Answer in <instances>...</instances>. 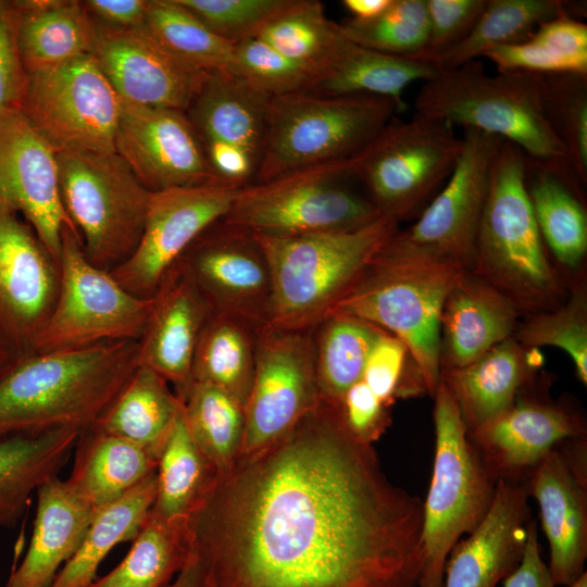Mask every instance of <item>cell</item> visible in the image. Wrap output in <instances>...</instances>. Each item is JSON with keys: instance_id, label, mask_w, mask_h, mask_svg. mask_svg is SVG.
<instances>
[{"instance_id": "cell-1", "label": "cell", "mask_w": 587, "mask_h": 587, "mask_svg": "<svg viewBox=\"0 0 587 587\" xmlns=\"http://www.w3.org/2000/svg\"><path fill=\"white\" fill-rule=\"evenodd\" d=\"M423 503L323 398L218 476L189 519L217 587H416Z\"/></svg>"}, {"instance_id": "cell-2", "label": "cell", "mask_w": 587, "mask_h": 587, "mask_svg": "<svg viewBox=\"0 0 587 587\" xmlns=\"http://www.w3.org/2000/svg\"><path fill=\"white\" fill-rule=\"evenodd\" d=\"M139 365V340L33 352L0 378V439L90 428Z\"/></svg>"}, {"instance_id": "cell-3", "label": "cell", "mask_w": 587, "mask_h": 587, "mask_svg": "<svg viewBox=\"0 0 587 587\" xmlns=\"http://www.w3.org/2000/svg\"><path fill=\"white\" fill-rule=\"evenodd\" d=\"M399 223L386 215L347 232L274 237L253 234L270 266L267 325L314 329L364 274Z\"/></svg>"}, {"instance_id": "cell-4", "label": "cell", "mask_w": 587, "mask_h": 587, "mask_svg": "<svg viewBox=\"0 0 587 587\" xmlns=\"http://www.w3.org/2000/svg\"><path fill=\"white\" fill-rule=\"evenodd\" d=\"M526 155L503 141L495 160L472 272L528 313L560 305L551 267L526 189Z\"/></svg>"}, {"instance_id": "cell-5", "label": "cell", "mask_w": 587, "mask_h": 587, "mask_svg": "<svg viewBox=\"0 0 587 587\" xmlns=\"http://www.w3.org/2000/svg\"><path fill=\"white\" fill-rule=\"evenodd\" d=\"M414 109L417 114L453 127L500 137L516 146L532 162L571 165L565 147L545 115L540 74L490 75L482 62L471 61L439 71L423 82Z\"/></svg>"}, {"instance_id": "cell-6", "label": "cell", "mask_w": 587, "mask_h": 587, "mask_svg": "<svg viewBox=\"0 0 587 587\" xmlns=\"http://www.w3.org/2000/svg\"><path fill=\"white\" fill-rule=\"evenodd\" d=\"M389 99L300 92L272 97L263 153L253 183L347 160L395 116Z\"/></svg>"}, {"instance_id": "cell-7", "label": "cell", "mask_w": 587, "mask_h": 587, "mask_svg": "<svg viewBox=\"0 0 587 587\" xmlns=\"http://www.w3.org/2000/svg\"><path fill=\"white\" fill-rule=\"evenodd\" d=\"M434 398L435 458L423 503L424 561L416 587H442L449 553L462 535L483 521L497 484L470 441L455 399L442 379Z\"/></svg>"}, {"instance_id": "cell-8", "label": "cell", "mask_w": 587, "mask_h": 587, "mask_svg": "<svg viewBox=\"0 0 587 587\" xmlns=\"http://www.w3.org/2000/svg\"><path fill=\"white\" fill-rule=\"evenodd\" d=\"M461 272L376 255L333 311L366 321L400 339L424 387L434 396L441 375V312Z\"/></svg>"}, {"instance_id": "cell-9", "label": "cell", "mask_w": 587, "mask_h": 587, "mask_svg": "<svg viewBox=\"0 0 587 587\" xmlns=\"http://www.w3.org/2000/svg\"><path fill=\"white\" fill-rule=\"evenodd\" d=\"M352 179L350 158L251 183L238 189L222 221L274 237L354 230L380 213L350 187Z\"/></svg>"}, {"instance_id": "cell-10", "label": "cell", "mask_w": 587, "mask_h": 587, "mask_svg": "<svg viewBox=\"0 0 587 587\" xmlns=\"http://www.w3.org/2000/svg\"><path fill=\"white\" fill-rule=\"evenodd\" d=\"M462 150L449 123L414 113L394 116L351 158L352 175L380 215L398 223L417 215L442 188Z\"/></svg>"}, {"instance_id": "cell-11", "label": "cell", "mask_w": 587, "mask_h": 587, "mask_svg": "<svg viewBox=\"0 0 587 587\" xmlns=\"http://www.w3.org/2000/svg\"><path fill=\"white\" fill-rule=\"evenodd\" d=\"M60 190L88 261L107 272L134 253L150 191L116 153L58 152Z\"/></svg>"}, {"instance_id": "cell-12", "label": "cell", "mask_w": 587, "mask_h": 587, "mask_svg": "<svg viewBox=\"0 0 587 587\" xmlns=\"http://www.w3.org/2000/svg\"><path fill=\"white\" fill-rule=\"evenodd\" d=\"M462 150L442 188L404 229H397L377 257L472 271L490 175L500 137L463 129Z\"/></svg>"}, {"instance_id": "cell-13", "label": "cell", "mask_w": 587, "mask_h": 587, "mask_svg": "<svg viewBox=\"0 0 587 587\" xmlns=\"http://www.w3.org/2000/svg\"><path fill=\"white\" fill-rule=\"evenodd\" d=\"M59 266L57 300L33 352L141 338L152 298L132 295L110 272L92 265L84 254L78 234L70 227L62 233Z\"/></svg>"}, {"instance_id": "cell-14", "label": "cell", "mask_w": 587, "mask_h": 587, "mask_svg": "<svg viewBox=\"0 0 587 587\" xmlns=\"http://www.w3.org/2000/svg\"><path fill=\"white\" fill-rule=\"evenodd\" d=\"M20 110L58 152H115L121 98L92 54L27 73Z\"/></svg>"}, {"instance_id": "cell-15", "label": "cell", "mask_w": 587, "mask_h": 587, "mask_svg": "<svg viewBox=\"0 0 587 587\" xmlns=\"http://www.w3.org/2000/svg\"><path fill=\"white\" fill-rule=\"evenodd\" d=\"M312 330L264 326L259 334L253 380L245 407L240 454L287 434L321 400Z\"/></svg>"}, {"instance_id": "cell-16", "label": "cell", "mask_w": 587, "mask_h": 587, "mask_svg": "<svg viewBox=\"0 0 587 587\" xmlns=\"http://www.w3.org/2000/svg\"><path fill=\"white\" fill-rule=\"evenodd\" d=\"M238 187L212 179L150 193L146 223L134 253L110 274L132 295L152 298L187 248L230 210Z\"/></svg>"}, {"instance_id": "cell-17", "label": "cell", "mask_w": 587, "mask_h": 587, "mask_svg": "<svg viewBox=\"0 0 587 587\" xmlns=\"http://www.w3.org/2000/svg\"><path fill=\"white\" fill-rule=\"evenodd\" d=\"M272 97L232 72L208 74L186 110L215 178L255 180Z\"/></svg>"}, {"instance_id": "cell-18", "label": "cell", "mask_w": 587, "mask_h": 587, "mask_svg": "<svg viewBox=\"0 0 587 587\" xmlns=\"http://www.w3.org/2000/svg\"><path fill=\"white\" fill-rule=\"evenodd\" d=\"M0 209L21 213L58 264L63 230L77 233L62 202L58 153L20 108L0 112Z\"/></svg>"}, {"instance_id": "cell-19", "label": "cell", "mask_w": 587, "mask_h": 587, "mask_svg": "<svg viewBox=\"0 0 587 587\" xmlns=\"http://www.w3.org/2000/svg\"><path fill=\"white\" fill-rule=\"evenodd\" d=\"M178 261L213 312L243 319L260 329L268 324L271 272L251 232L221 220L203 232Z\"/></svg>"}, {"instance_id": "cell-20", "label": "cell", "mask_w": 587, "mask_h": 587, "mask_svg": "<svg viewBox=\"0 0 587 587\" xmlns=\"http://www.w3.org/2000/svg\"><path fill=\"white\" fill-rule=\"evenodd\" d=\"M59 285L60 266L32 227L0 209V340L16 358L33 352Z\"/></svg>"}, {"instance_id": "cell-21", "label": "cell", "mask_w": 587, "mask_h": 587, "mask_svg": "<svg viewBox=\"0 0 587 587\" xmlns=\"http://www.w3.org/2000/svg\"><path fill=\"white\" fill-rule=\"evenodd\" d=\"M95 24L91 54L123 101L186 112L208 74L171 52L146 25Z\"/></svg>"}, {"instance_id": "cell-22", "label": "cell", "mask_w": 587, "mask_h": 587, "mask_svg": "<svg viewBox=\"0 0 587 587\" xmlns=\"http://www.w3.org/2000/svg\"><path fill=\"white\" fill-rule=\"evenodd\" d=\"M114 149L150 192L216 179L183 111L121 99Z\"/></svg>"}, {"instance_id": "cell-23", "label": "cell", "mask_w": 587, "mask_h": 587, "mask_svg": "<svg viewBox=\"0 0 587 587\" xmlns=\"http://www.w3.org/2000/svg\"><path fill=\"white\" fill-rule=\"evenodd\" d=\"M212 313L177 261L152 296L151 312L139 339V364L164 378L182 401L192 384L193 354Z\"/></svg>"}, {"instance_id": "cell-24", "label": "cell", "mask_w": 587, "mask_h": 587, "mask_svg": "<svg viewBox=\"0 0 587 587\" xmlns=\"http://www.w3.org/2000/svg\"><path fill=\"white\" fill-rule=\"evenodd\" d=\"M528 494L538 507L550 546L548 565L554 585L569 586L585 573L587 558L586 477L583 462L557 448L533 470Z\"/></svg>"}, {"instance_id": "cell-25", "label": "cell", "mask_w": 587, "mask_h": 587, "mask_svg": "<svg viewBox=\"0 0 587 587\" xmlns=\"http://www.w3.org/2000/svg\"><path fill=\"white\" fill-rule=\"evenodd\" d=\"M527 487L499 478L491 505L469 538L453 548L442 587H496L519 565L527 534Z\"/></svg>"}, {"instance_id": "cell-26", "label": "cell", "mask_w": 587, "mask_h": 587, "mask_svg": "<svg viewBox=\"0 0 587 587\" xmlns=\"http://www.w3.org/2000/svg\"><path fill=\"white\" fill-rule=\"evenodd\" d=\"M469 434L484 465L498 480L504 474L535 469L557 445L582 437L584 425L564 408L519 400Z\"/></svg>"}, {"instance_id": "cell-27", "label": "cell", "mask_w": 587, "mask_h": 587, "mask_svg": "<svg viewBox=\"0 0 587 587\" xmlns=\"http://www.w3.org/2000/svg\"><path fill=\"white\" fill-rule=\"evenodd\" d=\"M521 311L496 287L463 271L449 291L440 320V369H460L513 337Z\"/></svg>"}, {"instance_id": "cell-28", "label": "cell", "mask_w": 587, "mask_h": 587, "mask_svg": "<svg viewBox=\"0 0 587 587\" xmlns=\"http://www.w3.org/2000/svg\"><path fill=\"white\" fill-rule=\"evenodd\" d=\"M37 509L28 549L5 587H50L60 566L79 548L97 511L54 477L37 490Z\"/></svg>"}, {"instance_id": "cell-29", "label": "cell", "mask_w": 587, "mask_h": 587, "mask_svg": "<svg viewBox=\"0 0 587 587\" xmlns=\"http://www.w3.org/2000/svg\"><path fill=\"white\" fill-rule=\"evenodd\" d=\"M533 362L526 348L510 337L465 366L441 371L469 433L514 404Z\"/></svg>"}, {"instance_id": "cell-30", "label": "cell", "mask_w": 587, "mask_h": 587, "mask_svg": "<svg viewBox=\"0 0 587 587\" xmlns=\"http://www.w3.org/2000/svg\"><path fill=\"white\" fill-rule=\"evenodd\" d=\"M526 189L544 242L563 266L577 268L587 252L584 187L569 164L526 162Z\"/></svg>"}, {"instance_id": "cell-31", "label": "cell", "mask_w": 587, "mask_h": 587, "mask_svg": "<svg viewBox=\"0 0 587 587\" xmlns=\"http://www.w3.org/2000/svg\"><path fill=\"white\" fill-rule=\"evenodd\" d=\"M17 48L27 73L91 54L96 24L83 1L17 0Z\"/></svg>"}, {"instance_id": "cell-32", "label": "cell", "mask_w": 587, "mask_h": 587, "mask_svg": "<svg viewBox=\"0 0 587 587\" xmlns=\"http://www.w3.org/2000/svg\"><path fill=\"white\" fill-rule=\"evenodd\" d=\"M75 462L65 480L73 492L100 509L157 472V454L124 438L93 428L82 432Z\"/></svg>"}, {"instance_id": "cell-33", "label": "cell", "mask_w": 587, "mask_h": 587, "mask_svg": "<svg viewBox=\"0 0 587 587\" xmlns=\"http://www.w3.org/2000/svg\"><path fill=\"white\" fill-rule=\"evenodd\" d=\"M79 434L60 428L0 439V526L18 523L33 494L58 477Z\"/></svg>"}, {"instance_id": "cell-34", "label": "cell", "mask_w": 587, "mask_h": 587, "mask_svg": "<svg viewBox=\"0 0 587 587\" xmlns=\"http://www.w3.org/2000/svg\"><path fill=\"white\" fill-rule=\"evenodd\" d=\"M439 71L434 64L386 54L349 39L308 92L321 96L370 95L391 100L403 112L405 88L425 82Z\"/></svg>"}, {"instance_id": "cell-35", "label": "cell", "mask_w": 587, "mask_h": 587, "mask_svg": "<svg viewBox=\"0 0 587 587\" xmlns=\"http://www.w3.org/2000/svg\"><path fill=\"white\" fill-rule=\"evenodd\" d=\"M183 410L170 384L151 369L138 365L90 428L159 449Z\"/></svg>"}, {"instance_id": "cell-36", "label": "cell", "mask_w": 587, "mask_h": 587, "mask_svg": "<svg viewBox=\"0 0 587 587\" xmlns=\"http://www.w3.org/2000/svg\"><path fill=\"white\" fill-rule=\"evenodd\" d=\"M261 329L243 319L213 312L196 347L192 383L215 386L245 408L253 380Z\"/></svg>"}, {"instance_id": "cell-37", "label": "cell", "mask_w": 587, "mask_h": 587, "mask_svg": "<svg viewBox=\"0 0 587 587\" xmlns=\"http://www.w3.org/2000/svg\"><path fill=\"white\" fill-rule=\"evenodd\" d=\"M585 4L563 0H487L477 22L455 46L437 55L432 64L448 71L477 60L490 48L527 39L542 23L561 15L576 18Z\"/></svg>"}, {"instance_id": "cell-38", "label": "cell", "mask_w": 587, "mask_h": 587, "mask_svg": "<svg viewBox=\"0 0 587 587\" xmlns=\"http://www.w3.org/2000/svg\"><path fill=\"white\" fill-rule=\"evenodd\" d=\"M157 494V472L117 500L100 508L74 555L50 587H88L99 565L118 544L133 541L148 516Z\"/></svg>"}, {"instance_id": "cell-39", "label": "cell", "mask_w": 587, "mask_h": 587, "mask_svg": "<svg viewBox=\"0 0 587 587\" xmlns=\"http://www.w3.org/2000/svg\"><path fill=\"white\" fill-rule=\"evenodd\" d=\"M191 551L189 521L150 510L125 558L88 587H167Z\"/></svg>"}, {"instance_id": "cell-40", "label": "cell", "mask_w": 587, "mask_h": 587, "mask_svg": "<svg viewBox=\"0 0 587 587\" xmlns=\"http://www.w3.org/2000/svg\"><path fill=\"white\" fill-rule=\"evenodd\" d=\"M217 477L191 439L182 410L157 455V494L151 511L166 520L189 521Z\"/></svg>"}, {"instance_id": "cell-41", "label": "cell", "mask_w": 587, "mask_h": 587, "mask_svg": "<svg viewBox=\"0 0 587 587\" xmlns=\"http://www.w3.org/2000/svg\"><path fill=\"white\" fill-rule=\"evenodd\" d=\"M483 57L501 73L587 75V25L561 15L540 24L527 39L492 47Z\"/></svg>"}, {"instance_id": "cell-42", "label": "cell", "mask_w": 587, "mask_h": 587, "mask_svg": "<svg viewBox=\"0 0 587 587\" xmlns=\"http://www.w3.org/2000/svg\"><path fill=\"white\" fill-rule=\"evenodd\" d=\"M312 332L321 397L338 404L345 392L361 380L369 353L383 329L333 311Z\"/></svg>"}, {"instance_id": "cell-43", "label": "cell", "mask_w": 587, "mask_h": 587, "mask_svg": "<svg viewBox=\"0 0 587 587\" xmlns=\"http://www.w3.org/2000/svg\"><path fill=\"white\" fill-rule=\"evenodd\" d=\"M188 433L217 476L227 474L240 457L246 414L230 395L193 382L183 400Z\"/></svg>"}, {"instance_id": "cell-44", "label": "cell", "mask_w": 587, "mask_h": 587, "mask_svg": "<svg viewBox=\"0 0 587 587\" xmlns=\"http://www.w3.org/2000/svg\"><path fill=\"white\" fill-rule=\"evenodd\" d=\"M257 37L311 71L315 78L349 41L341 25L328 18L316 0H289Z\"/></svg>"}, {"instance_id": "cell-45", "label": "cell", "mask_w": 587, "mask_h": 587, "mask_svg": "<svg viewBox=\"0 0 587 587\" xmlns=\"http://www.w3.org/2000/svg\"><path fill=\"white\" fill-rule=\"evenodd\" d=\"M146 27L171 52L205 73L230 72L235 46L177 0H149Z\"/></svg>"}, {"instance_id": "cell-46", "label": "cell", "mask_w": 587, "mask_h": 587, "mask_svg": "<svg viewBox=\"0 0 587 587\" xmlns=\"http://www.w3.org/2000/svg\"><path fill=\"white\" fill-rule=\"evenodd\" d=\"M545 115L563 146L570 164L585 187L587 183V75H542Z\"/></svg>"}, {"instance_id": "cell-47", "label": "cell", "mask_w": 587, "mask_h": 587, "mask_svg": "<svg viewBox=\"0 0 587 587\" xmlns=\"http://www.w3.org/2000/svg\"><path fill=\"white\" fill-rule=\"evenodd\" d=\"M524 348L551 346L565 351L580 382L587 384V290L580 283L567 300L548 311L533 313L515 330Z\"/></svg>"}, {"instance_id": "cell-48", "label": "cell", "mask_w": 587, "mask_h": 587, "mask_svg": "<svg viewBox=\"0 0 587 587\" xmlns=\"http://www.w3.org/2000/svg\"><path fill=\"white\" fill-rule=\"evenodd\" d=\"M340 25L346 36L362 47L413 58L423 50L428 36L426 1L392 0L389 8L375 18H348Z\"/></svg>"}, {"instance_id": "cell-49", "label": "cell", "mask_w": 587, "mask_h": 587, "mask_svg": "<svg viewBox=\"0 0 587 587\" xmlns=\"http://www.w3.org/2000/svg\"><path fill=\"white\" fill-rule=\"evenodd\" d=\"M232 73L271 97L308 92L315 75L258 37L235 45Z\"/></svg>"}, {"instance_id": "cell-50", "label": "cell", "mask_w": 587, "mask_h": 587, "mask_svg": "<svg viewBox=\"0 0 587 587\" xmlns=\"http://www.w3.org/2000/svg\"><path fill=\"white\" fill-rule=\"evenodd\" d=\"M220 37L237 45L257 37L289 0H177Z\"/></svg>"}, {"instance_id": "cell-51", "label": "cell", "mask_w": 587, "mask_h": 587, "mask_svg": "<svg viewBox=\"0 0 587 587\" xmlns=\"http://www.w3.org/2000/svg\"><path fill=\"white\" fill-rule=\"evenodd\" d=\"M428 14V36L414 60L432 61L459 43L471 32L483 13L487 0H425Z\"/></svg>"}, {"instance_id": "cell-52", "label": "cell", "mask_w": 587, "mask_h": 587, "mask_svg": "<svg viewBox=\"0 0 587 587\" xmlns=\"http://www.w3.org/2000/svg\"><path fill=\"white\" fill-rule=\"evenodd\" d=\"M407 353L400 339L383 330L366 359L361 380L388 407L398 395Z\"/></svg>"}, {"instance_id": "cell-53", "label": "cell", "mask_w": 587, "mask_h": 587, "mask_svg": "<svg viewBox=\"0 0 587 587\" xmlns=\"http://www.w3.org/2000/svg\"><path fill=\"white\" fill-rule=\"evenodd\" d=\"M17 12L14 1L0 0V112L18 108L27 72L17 48Z\"/></svg>"}, {"instance_id": "cell-54", "label": "cell", "mask_w": 587, "mask_h": 587, "mask_svg": "<svg viewBox=\"0 0 587 587\" xmlns=\"http://www.w3.org/2000/svg\"><path fill=\"white\" fill-rule=\"evenodd\" d=\"M341 417L349 430L361 441L372 445L389 425L388 405L359 380L341 397Z\"/></svg>"}, {"instance_id": "cell-55", "label": "cell", "mask_w": 587, "mask_h": 587, "mask_svg": "<svg viewBox=\"0 0 587 587\" xmlns=\"http://www.w3.org/2000/svg\"><path fill=\"white\" fill-rule=\"evenodd\" d=\"M548 565L544 562L535 521L527 524L523 554L516 569L504 578V587H554Z\"/></svg>"}, {"instance_id": "cell-56", "label": "cell", "mask_w": 587, "mask_h": 587, "mask_svg": "<svg viewBox=\"0 0 587 587\" xmlns=\"http://www.w3.org/2000/svg\"><path fill=\"white\" fill-rule=\"evenodd\" d=\"M95 22L113 28H137L146 25L149 0L83 1Z\"/></svg>"}, {"instance_id": "cell-57", "label": "cell", "mask_w": 587, "mask_h": 587, "mask_svg": "<svg viewBox=\"0 0 587 587\" xmlns=\"http://www.w3.org/2000/svg\"><path fill=\"white\" fill-rule=\"evenodd\" d=\"M167 587H217L208 565L192 550L183 569Z\"/></svg>"}, {"instance_id": "cell-58", "label": "cell", "mask_w": 587, "mask_h": 587, "mask_svg": "<svg viewBox=\"0 0 587 587\" xmlns=\"http://www.w3.org/2000/svg\"><path fill=\"white\" fill-rule=\"evenodd\" d=\"M392 0H342V7L352 20L369 21L384 13Z\"/></svg>"}, {"instance_id": "cell-59", "label": "cell", "mask_w": 587, "mask_h": 587, "mask_svg": "<svg viewBox=\"0 0 587 587\" xmlns=\"http://www.w3.org/2000/svg\"><path fill=\"white\" fill-rule=\"evenodd\" d=\"M16 359L14 353L0 340V378Z\"/></svg>"}, {"instance_id": "cell-60", "label": "cell", "mask_w": 587, "mask_h": 587, "mask_svg": "<svg viewBox=\"0 0 587 587\" xmlns=\"http://www.w3.org/2000/svg\"><path fill=\"white\" fill-rule=\"evenodd\" d=\"M566 587H587V574L586 572L576 579L573 584L566 586Z\"/></svg>"}]
</instances>
